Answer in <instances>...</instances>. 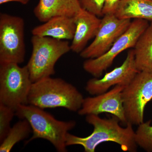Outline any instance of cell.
Returning a JSON list of instances; mask_svg holds the SVG:
<instances>
[{
  "mask_svg": "<svg viewBox=\"0 0 152 152\" xmlns=\"http://www.w3.org/2000/svg\"><path fill=\"white\" fill-rule=\"evenodd\" d=\"M134 48L138 70L152 74V22L139 38Z\"/></svg>",
  "mask_w": 152,
  "mask_h": 152,
  "instance_id": "2e32d148",
  "label": "cell"
},
{
  "mask_svg": "<svg viewBox=\"0 0 152 152\" xmlns=\"http://www.w3.org/2000/svg\"><path fill=\"white\" fill-rule=\"evenodd\" d=\"M114 14L119 19L152 22V0H121Z\"/></svg>",
  "mask_w": 152,
  "mask_h": 152,
  "instance_id": "9a60e30c",
  "label": "cell"
},
{
  "mask_svg": "<svg viewBox=\"0 0 152 152\" xmlns=\"http://www.w3.org/2000/svg\"><path fill=\"white\" fill-rule=\"evenodd\" d=\"M78 0H39L34 8L37 18L45 23L53 17H74L82 9Z\"/></svg>",
  "mask_w": 152,
  "mask_h": 152,
  "instance_id": "4fadbf2b",
  "label": "cell"
},
{
  "mask_svg": "<svg viewBox=\"0 0 152 152\" xmlns=\"http://www.w3.org/2000/svg\"><path fill=\"white\" fill-rule=\"evenodd\" d=\"M135 63L133 49L128 52L126 59L119 66L106 73L101 78L94 77L87 82L86 90L90 95L96 96L108 91L112 86L121 85L126 87L139 72Z\"/></svg>",
  "mask_w": 152,
  "mask_h": 152,
  "instance_id": "30bf717a",
  "label": "cell"
},
{
  "mask_svg": "<svg viewBox=\"0 0 152 152\" xmlns=\"http://www.w3.org/2000/svg\"><path fill=\"white\" fill-rule=\"evenodd\" d=\"M151 120L138 125L135 132L136 141L138 146L146 152H152Z\"/></svg>",
  "mask_w": 152,
  "mask_h": 152,
  "instance_id": "ac0fdd59",
  "label": "cell"
},
{
  "mask_svg": "<svg viewBox=\"0 0 152 152\" xmlns=\"http://www.w3.org/2000/svg\"><path fill=\"white\" fill-rule=\"evenodd\" d=\"M33 83L27 66L10 63L0 64V104L15 111L19 106L27 104Z\"/></svg>",
  "mask_w": 152,
  "mask_h": 152,
  "instance_id": "5b68a950",
  "label": "cell"
},
{
  "mask_svg": "<svg viewBox=\"0 0 152 152\" xmlns=\"http://www.w3.org/2000/svg\"><path fill=\"white\" fill-rule=\"evenodd\" d=\"M121 0H106L103 11V15L115 14Z\"/></svg>",
  "mask_w": 152,
  "mask_h": 152,
  "instance_id": "44dd1931",
  "label": "cell"
},
{
  "mask_svg": "<svg viewBox=\"0 0 152 152\" xmlns=\"http://www.w3.org/2000/svg\"><path fill=\"white\" fill-rule=\"evenodd\" d=\"M31 132V127L27 120L18 122L11 128L5 138L1 143L0 152H10L16 144L27 138Z\"/></svg>",
  "mask_w": 152,
  "mask_h": 152,
  "instance_id": "e0dca14e",
  "label": "cell"
},
{
  "mask_svg": "<svg viewBox=\"0 0 152 152\" xmlns=\"http://www.w3.org/2000/svg\"><path fill=\"white\" fill-rule=\"evenodd\" d=\"M125 87L116 85L103 94L84 98L78 113L80 115H99L103 113H108L117 117L120 121L126 125L128 122L122 97V92Z\"/></svg>",
  "mask_w": 152,
  "mask_h": 152,
  "instance_id": "8fae6325",
  "label": "cell"
},
{
  "mask_svg": "<svg viewBox=\"0 0 152 152\" xmlns=\"http://www.w3.org/2000/svg\"><path fill=\"white\" fill-rule=\"evenodd\" d=\"M24 30L23 18L0 14V64L23 62L26 55Z\"/></svg>",
  "mask_w": 152,
  "mask_h": 152,
  "instance_id": "8992f818",
  "label": "cell"
},
{
  "mask_svg": "<svg viewBox=\"0 0 152 152\" xmlns=\"http://www.w3.org/2000/svg\"><path fill=\"white\" fill-rule=\"evenodd\" d=\"M149 24L147 20L134 19L127 30L105 53L98 58L85 61L83 64L84 69L94 77H100L104 71L111 66L118 55L127 49L134 47L139 38Z\"/></svg>",
  "mask_w": 152,
  "mask_h": 152,
  "instance_id": "ba28073f",
  "label": "cell"
},
{
  "mask_svg": "<svg viewBox=\"0 0 152 152\" xmlns=\"http://www.w3.org/2000/svg\"><path fill=\"white\" fill-rule=\"evenodd\" d=\"M81 93L73 85L59 78H45L33 83L27 104L40 108H64L78 112L84 101Z\"/></svg>",
  "mask_w": 152,
  "mask_h": 152,
  "instance_id": "7a4b0ae2",
  "label": "cell"
},
{
  "mask_svg": "<svg viewBox=\"0 0 152 152\" xmlns=\"http://www.w3.org/2000/svg\"><path fill=\"white\" fill-rule=\"evenodd\" d=\"M130 19H121L115 14L104 15L94 39L80 53L83 58H98L105 53L113 44L127 30Z\"/></svg>",
  "mask_w": 152,
  "mask_h": 152,
  "instance_id": "9c48e42d",
  "label": "cell"
},
{
  "mask_svg": "<svg viewBox=\"0 0 152 152\" xmlns=\"http://www.w3.org/2000/svg\"><path fill=\"white\" fill-rule=\"evenodd\" d=\"M44 110L30 104L21 105L17 109L15 115L27 120L32 129L33 136L26 144L35 139H42L50 142L57 151H67L66 137L75 127L76 122L57 120Z\"/></svg>",
  "mask_w": 152,
  "mask_h": 152,
  "instance_id": "3957f363",
  "label": "cell"
},
{
  "mask_svg": "<svg viewBox=\"0 0 152 152\" xmlns=\"http://www.w3.org/2000/svg\"><path fill=\"white\" fill-rule=\"evenodd\" d=\"M15 111L3 104H0V142L1 143L10 129V124Z\"/></svg>",
  "mask_w": 152,
  "mask_h": 152,
  "instance_id": "d6986e66",
  "label": "cell"
},
{
  "mask_svg": "<svg viewBox=\"0 0 152 152\" xmlns=\"http://www.w3.org/2000/svg\"><path fill=\"white\" fill-rule=\"evenodd\" d=\"M31 42L32 51L26 65L34 83L54 75L56 63L71 50L68 41L49 37L33 36Z\"/></svg>",
  "mask_w": 152,
  "mask_h": 152,
  "instance_id": "277c9868",
  "label": "cell"
},
{
  "mask_svg": "<svg viewBox=\"0 0 152 152\" xmlns=\"http://www.w3.org/2000/svg\"><path fill=\"white\" fill-rule=\"evenodd\" d=\"M82 9L98 17L103 16V11L106 0H78Z\"/></svg>",
  "mask_w": 152,
  "mask_h": 152,
  "instance_id": "ffe728a7",
  "label": "cell"
},
{
  "mask_svg": "<svg viewBox=\"0 0 152 152\" xmlns=\"http://www.w3.org/2000/svg\"><path fill=\"white\" fill-rule=\"evenodd\" d=\"M87 123L94 127L93 132L89 136L82 137L68 132L66 137V145L68 146L80 145L85 152H94L96 148L105 142H112L118 144L124 151H137L135 132L132 124L128 122L126 126H120V121L114 116L109 119L102 118L98 115H89L86 116Z\"/></svg>",
  "mask_w": 152,
  "mask_h": 152,
  "instance_id": "6da1fadb",
  "label": "cell"
},
{
  "mask_svg": "<svg viewBox=\"0 0 152 152\" xmlns=\"http://www.w3.org/2000/svg\"><path fill=\"white\" fill-rule=\"evenodd\" d=\"M30 0H0V4L2 5L6 3L10 2H17L22 4L26 5L29 1Z\"/></svg>",
  "mask_w": 152,
  "mask_h": 152,
  "instance_id": "7402d4cb",
  "label": "cell"
},
{
  "mask_svg": "<svg viewBox=\"0 0 152 152\" xmlns=\"http://www.w3.org/2000/svg\"><path fill=\"white\" fill-rule=\"evenodd\" d=\"M122 97L128 122L136 125L143 123L145 107L152 99V74L139 72L124 88Z\"/></svg>",
  "mask_w": 152,
  "mask_h": 152,
  "instance_id": "52a82bcc",
  "label": "cell"
},
{
  "mask_svg": "<svg viewBox=\"0 0 152 152\" xmlns=\"http://www.w3.org/2000/svg\"><path fill=\"white\" fill-rule=\"evenodd\" d=\"M74 18L76 29L71 50L74 53H80L86 48L89 41L95 37L102 19L83 9Z\"/></svg>",
  "mask_w": 152,
  "mask_h": 152,
  "instance_id": "7c38bea8",
  "label": "cell"
},
{
  "mask_svg": "<svg viewBox=\"0 0 152 152\" xmlns=\"http://www.w3.org/2000/svg\"><path fill=\"white\" fill-rule=\"evenodd\" d=\"M75 29L74 17L59 16L53 17L43 24L36 27L31 33L33 36L66 40H72Z\"/></svg>",
  "mask_w": 152,
  "mask_h": 152,
  "instance_id": "5bb4252c",
  "label": "cell"
}]
</instances>
